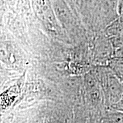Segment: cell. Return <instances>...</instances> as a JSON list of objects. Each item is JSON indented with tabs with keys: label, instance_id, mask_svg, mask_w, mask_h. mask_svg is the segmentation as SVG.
I'll use <instances>...</instances> for the list:
<instances>
[{
	"label": "cell",
	"instance_id": "cell-2",
	"mask_svg": "<svg viewBox=\"0 0 123 123\" xmlns=\"http://www.w3.org/2000/svg\"><path fill=\"white\" fill-rule=\"evenodd\" d=\"M118 102H119V103H118L119 104V107L122 108V109L123 110V95L120 100Z\"/></svg>",
	"mask_w": 123,
	"mask_h": 123
},
{
	"label": "cell",
	"instance_id": "cell-1",
	"mask_svg": "<svg viewBox=\"0 0 123 123\" xmlns=\"http://www.w3.org/2000/svg\"><path fill=\"white\" fill-rule=\"evenodd\" d=\"M111 65L118 79L123 83V56L113 60Z\"/></svg>",
	"mask_w": 123,
	"mask_h": 123
}]
</instances>
